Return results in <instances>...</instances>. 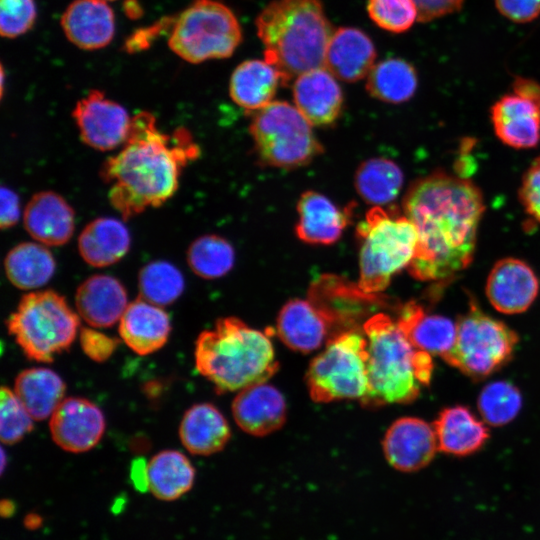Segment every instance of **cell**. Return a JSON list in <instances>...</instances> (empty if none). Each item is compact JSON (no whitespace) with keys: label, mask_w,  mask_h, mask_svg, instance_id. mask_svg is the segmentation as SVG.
<instances>
[{"label":"cell","mask_w":540,"mask_h":540,"mask_svg":"<svg viewBox=\"0 0 540 540\" xmlns=\"http://www.w3.org/2000/svg\"><path fill=\"white\" fill-rule=\"evenodd\" d=\"M404 215L417 231L407 267L417 280H448L472 262L484 212L478 187L442 171L416 180L403 199Z\"/></svg>","instance_id":"6da1fadb"},{"label":"cell","mask_w":540,"mask_h":540,"mask_svg":"<svg viewBox=\"0 0 540 540\" xmlns=\"http://www.w3.org/2000/svg\"><path fill=\"white\" fill-rule=\"evenodd\" d=\"M199 154L188 129L166 134L152 113H137L122 149L101 167L111 205L124 219L163 205L177 191L182 170Z\"/></svg>","instance_id":"7a4b0ae2"},{"label":"cell","mask_w":540,"mask_h":540,"mask_svg":"<svg viewBox=\"0 0 540 540\" xmlns=\"http://www.w3.org/2000/svg\"><path fill=\"white\" fill-rule=\"evenodd\" d=\"M265 61L280 73L282 85L308 71L325 67L334 33L319 0H273L255 21Z\"/></svg>","instance_id":"3957f363"},{"label":"cell","mask_w":540,"mask_h":540,"mask_svg":"<svg viewBox=\"0 0 540 540\" xmlns=\"http://www.w3.org/2000/svg\"><path fill=\"white\" fill-rule=\"evenodd\" d=\"M194 356L198 372L218 393L266 382L279 367L268 336L235 317L221 318L200 333Z\"/></svg>","instance_id":"277c9868"},{"label":"cell","mask_w":540,"mask_h":540,"mask_svg":"<svg viewBox=\"0 0 540 540\" xmlns=\"http://www.w3.org/2000/svg\"><path fill=\"white\" fill-rule=\"evenodd\" d=\"M363 331L368 340V391L362 405L374 408L415 400L430 382L431 354L415 348L386 314L371 316Z\"/></svg>","instance_id":"5b68a950"},{"label":"cell","mask_w":540,"mask_h":540,"mask_svg":"<svg viewBox=\"0 0 540 540\" xmlns=\"http://www.w3.org/2000/svg\"><path fill=\"white\" fill-rule=\"evenodd\" d=\"M356 235L360 242L358 286L365 293H379L412 261L416 228L404 214L374 206L358 224Z\"/></svg>","instance_id":"8992f818"},{"label":"cell","mask_w":540,"mask_h":540,"mask_svg":"<svg viewBox=\"0 0 540 540\" xmlns=\"http://www.w3.org/2000/svg\"><path fill=\"white\" fill-rule=\"evenodd\" d=\"M79 324L65 297L42 290L21 298L7 319V330L29 359L50 363L70 348Z\"/></svg>","instance_id":"52a82bcc"},{"label":"cell","mask_w":540,"mask_h":540,"mask_svg":"<svg viewBox=\"0 0 540 540\" xmlns=\"http://www.w3.org/2000/svg\"><path fill=\"white\" fill-rule=\"evenodd\" d=\"M311 124L296 106L272 101L255 111L249 132L264 166L293 169L309 164L323 152Z\"/></svg>","instance_id":"ba28073f"},{"label":"cell","mask_w":540,"mask_h":540,"mask_svg":"<svg viewBox=\"0 0 540 540\" xmlns=\"http://www.w3.org/2000/svg\"><path fill=\"white\" fill-rule=\"evenodd\" d=\"M241 41V25L228 6L218 0H195L174 20L168 45L196 64L230 57Z\"/></svg>","instance_id":"9c48e42d"},{"label":"cell","mask_w":540,"mask_h":540,"mask_svg":"<svg viewBox=\"0 0 540 540\" xmlns=\"http://www.w3.org/2000/svg\"><path fill=\"white\" fill-rule=\"evenodd\" d=\"M368 340L364 333L345 331L327 341L306 373L309 394L315 402L361 400L368 391Z\"/></svg>","instance_id":"30bf717a"},{"label":"cell","mask_w":540,"mask_h":540,"mask_svg":"<svg viewBox=\"0 0 540 540\" xmlns=\"http://www.w3.org/2000/svg\"><path fill=\"white\" fill-rule=\"evenodd\" d=\"M456 324L455 342L442 356L449 365L473 378H483L511 358L518 336L503 322L471 305Z\"/></svg>","instance_id":"8fae6325"},{"label":"cell","mask_w":540,"mask_h":540,"mask_svg":"<svg viewBox=\"0 0 540 540\" xmlns=\"http://www.w3.org/2000/svg\"><path fill=\"white\" fill-rule=\"evenodd\" d=\"M72 116L81 140L99 151H110L123 145L132 119L121 104L97 89L76 103Z\"/></svg>","instance_id":"7c38bea8"},{"label":"cell","mask_w":540,"mask_h":540,"mask_svg":"<svg viewBox=\"0 0 540 540\" xmlns=\"http://www.w3.org/2000/svg\"><path fill=\"white\" fill-rule=\"evenodd\" d=\"M53 441L71 453H82L95 447L105 431V417L92 401L82 397L64 398L50 416Z\"/></svg>","instance_id":"4fadbf2b"},{"label":"cell","mask_w":540,"mask_h":540,"mask_svg":"<svg viewBox=\"0 0 540 540\" xmlns=\"http://www.w3.org/2000/svg\"><path fill=\"white\" fill-rule=\"evenodd\" d=\"M383 450L387 461L396 470H420L432 461L438 450L434 428L419 418H400L387 430Z\"/></svg>","instance_id":"5bb4252c"},{"label":"cell","mask_w":540,"mask_h":540,"mask_svg":"<svg viewBox=\"0 0 540 540\" xmlns=\"http://www.w3.org/2000/svg\"><path fill=\"white\" fill-rule=\"evenodd\" d=\"M538 290V279L531 267L512 257L497 261L486 282L489 302L504 314H518L527 310Z\"/></svg>","instance_id":"9a60e30c"},{"label":"cell","mask_w":540,"mask_h":540,"mask_svg":"<svg viewBox=\"0 0 540 540\" xmlns=\"http://www.w3.org/2000/svg\"><path fill=\"white\" fill-rule=\"evenodd\" d=\"M333 321L332 312L314 301L292 299L280 310L276 328L286 346L309 353L326 341Z\"/></svg>","instance_id":"2e32d148"},{"label":"cell","mask_w":540,"mask_h":540,"mask_svg":"<svg viewBox=\"0 0 540 540\" xmlns=\"http://www.w3.org/2000/svg\"><path fill=\"white\" fill-rule=\"evenodd\" d=\"M337 78L325 67L298 76L293 83L296 108L313 126L334 123L343 108V93Z\"/></svg>","instance_id":"e0dca14e"},{"label":"cell","mask_w":540,"mask_h":540,"mask_svg":"<svg viewBox=\"0 0 540 540\" xmlns=\"http://www.w3.org/2000/svg\"><path fill=\"white\" fill-rule=\"evenodd\" d=\"M286 409L282 393L266 382L241 389L232 403L237 425L255 436H265L281 428Z\"/></svg>","instance_id":"ac0fdd59"},{"label":"cell","mask_w":540,"mask_h":540,"mask_svg":"<svg viewBox=\"0 0 540 540\" xmlns=\"http://www.w3.org/2000/svg\"><path fill=\"white\" fill-rule=\"evenodd\" d=\"M24 227L28 234L46 246L66 244L75 230V213L58 193L34 194L24 210Z\"/></svg>","instance_id":"d6986e66"},{"label":"cell","mask_w":540,"mask_h":540,"mask_svg":"<svg viewBox=\"0 0 540 540\" xmlns=\"http://www.w3.org/2000/svg\"><path fill=\"white\" fill-rule=\"evenodd\" d=\"M496 136L516 149L535 147L540 141V105L513 92L503 95L490 109Z\"/></svg>","instance_id":"ffe728a7"},{"label":"cell","mask_w":540,"mask_h":540,"mask_svg":"<svg viewBox=\"0 0 540 540\" xmlns=\"http://www.w3.org/2000/svg\"><path fill=\"white\" fill-rule=\"evenodd\" d=\"M64 34L75 46L97 50L114 37L115 16L105 0H74L61 17Z\"/></svg>","instance_id":"44dd1931"},{"label":"cell","mask_w":540,"mask_h":540,"mask_svg":"<svg viewBox=\"0 0 540 540\" xmlns=\"http://www.w3.org/2000/svg\"><path fill=\"white\" fill-rule=\"evenodd\" d=\"M75 304L80 317L90 326L106 328L120 321L129 303L125 287L117 278L96 274L80 284Z\"/></svg>","instance_id":"7402d4cb"},{"label":"cell","mask_w":540,"mask_h":540,"mask_svg":"<svg viewBox=\"0 0 540 540\" xmlns=\"http://www.w3.org/2000/svg\"><path fill=\"white\" fill-rule=\"evenodd\" d=\"M376 49L370 37L354 27L336 29L325 56V68L337 79L356 82L375 65Z\"/></svg>","instance_id":"603a6c76"},{"label":"cell","mask_w":540,"mask_h":540,"mask_svg":"<svg viewBox=\"0 0 540 540\" xmlns=\"http://www.w3.org/2000/svg\"><path fill=\"white\" fill-rule=\"evenodd\" d=\"M297 237L312 245H330L338 241L349 224V209H340L328 197L316 191L304 192L297 203Z\"/></svg>","instance_id":"cb8c5ba5"},{"label":"cell","mask_w":540,"mask_h":540,"mask_svg":"<svg viewBox=\"0 0 540 540\" xmlns=\"http://www.w3.org/2000/svg\"><path fill=\"white\" fill-rule=\"evenodd\" d=\"M171 332V320L165 310L142 298L128 304L119 323L124 343L139 355L162 348Z\"/></svg>","instance_id":"d4e9b609"},{"label":"cell","mask_w":540,"mask_h":540,"mask_svg":"<svg viewBox=\"0 0 540 540\" xmlns=\"http://www.w3.org/2000/svg\"><path fill=\"white\" fill-rule=\"evenodd\" d=\"M179 437L191 454L208 456L225 447L231 432L226 418L214 405L198 403L184 413Z\"/></svg>","instance_id":"484cf974"},{"label":"cell","mask_w":540,"mask_h":540,"mask_svg":"<svg viewBox=\"0 0 540 540\" xmlns=\"http://www.w3.org/2000/svg\"><path fill=\"white\" fill-rule=\"evenodd\" d=\"M128 228L118 219L99 217L89 222L78 238L83 260L96 268L107 267L122 259L129 251Z\"/></svg>","instance_id":"4316f807"},{"label":"cell","mask_w":540,"mask_h":540,"mask_svg":"<svg viewBox=\"0 0 540 540\" xmlns=\"http://www.w3.org/2000/svg\"><path fill=\"white\" fill-rule=\"evenodd\" d=\"M397 323L415 348L431 355L443 356L456 339V323L441 315L427 314L413 302L403 307Z\"/></svg>","instance_id":"83f0119b"},{"label":"cell","mask_w":540,"mask_h":540,"mask_svg":"<svg viewBox=\"0 0 540 540\" xmlns=\"http://www.w3.org/2000/svg\"><path fill=\"white\" fill-rule=\"evenodd\" d=\"M282 78L265 60H246L233 71L229 84L231 99L248 111H257L272 102Z\"/></svg>","instance_id":"f1b7e54d"},{"label":"cell","mask_w":540,"mask_h":540,"mask_svg":"<svg viewBox=\"0 0 540 540\" xmlns=\"http://www.w3.org/2000/svg\"><path fill=\"white\" fill-rule=\"evenodd\" d=\"M438 450L457 456L477 451L489 437L484 423L466 407L446 408L433 424Z\"/></svg>","instance_id":"f546056e"},{"label":"cell","mask_w":540,"mask_h":540,"mask_svg":"<svg viewBox=\"0 0 540 540\" xmlns=\"http://www.w3.org/2000/svg\"><path fill=\"white\" fill-rule=\"evenodd\" d=\"M13 390L34 420H44L63 401L66 384L53 370L35 367L17 375Z\"/></svg>","instance_id":"4dcf8cb0"},{"label":"cell","mask_w":540,"mask_h":540,"mask_svg":"<svg viewBox=\"0 0 540 540\" xmlns=\"http://www.w3.org/2000/svg\"><path fill=\"white\" fill-rule=\"evenodd\" d=\"M195 469L190 460L176 450H163L147 462V489L162 501H175L191 490Z\"/></svg>","instance_id":"1f68e13d"},{"label":"cell","mask_w":540,"mask_h":540,"mask_svg":"<svg viewBox=\"0 0 540 540\" xmlns=\"http://www.w3.org/2000/svg\"><path fill=\"white\" fill-rule=\"evenodd\" d=\"M56 262L46 245L22 242L13 247L4 260L5 274L17 288L23 290L44 286L54 275Z\"/></svg>","instance_id":"d6a6232c"},{"label":"cell","mask_w":540,"mask_h":540,"mask_svg":"<svg viewBox=\"0 0 540 540\" xmlns=\"http://www.w3.org/2000/svg\"><path fill=\"white\" fill-rule=\"evenodd\" d=\"M418 87V75L408 61L390 57L376 63L367 76L366 90L385 103L401 104L410 100Z\"/></svg>","instance_id":"836d02e7"},{"label":"cell","mask_w":540,"mask_h":540,"mask_svg":"<svg viewBox=\"0 0 540 540\" xmlns=\"http://www.w3.org/2000/svg\"><path fill=\"white\" fill-rule=\"evenodd\" d=\"M400 167L386 158H371L360 164L354 177L359 196L374 206L387 205L399 195L403 186Z\"/></svg>","instance_id":"e575fe53"},{"label":"cell","mask_w":540,"mask_h":540,"mask_svg":"<svg viewBox=\"0 0 540 540\" xmlns=\"http://www.w3.org/2000/svg\"><path fill=\"white\" fill-rule=\"evenodd\" d=\"M190 269L207 280L226 275L234 266L235 251L225 238L207 234L195 239L186 254Z\"/></svg>","instance_id":"d590c367"},{"label":"cell","mask_w":540,"mask_h":540,"mask_svg":"<svg viewBox=\"0 0 540 540\" xmlns=\"http://www.w3.org/2000/svg\"><path fill=\"white\" fill-rule=\"evenodd\" d=\"M140 298L163 307L174 303L183 293L185 281L172 263L157 260L146 264L139 272Z\"/></svg>","instance_id":"8d00e7d4"},{"label":"cell","mask_w":540,"mask_h":540,"mask_svg":"<svg viewBox=\"0 0 540 540\" xmlns=\"http://www.w3.org/2000/svg\"><path fill=\"white\" fill-rule=\"evenodd\" d=\"M522 406L519 390L506 381H496L486 385L478 399V408L484 421L500 426L514 419Z\"/></svg>","instance_id":"74e56055"},{"label":"cell","mask_w":540,"mask_h":540,"mask_svg":"<svg viewBox=\"0 0 540 540\" xmlns=\"http://www.w3.org/2000/svg\"><path fill=\"white\" fill-rule=\"evenodd\" d=\"M367 11L377 26L392 33H403L418 20L414 0H368Z\"/></svg>","instance_id":"f35d334b"},{"label":"cell","mask_w":540,"mask_h":540,"mask_svg":"<svg viewBox=\"0 0 540 540\" xmlns=\"http://www.w3.org/2000/svg\"><path fill=\"white\" fill-rule=\"evenodd\" d=\"M0 437L4 444L21 441L33 430V418L16 396L14 390L1 388Z\"/></svg>","instance_id":"ab89813d"},{"label":"cell","mask_w":540,"mask_h":540,"mask_svg":"<svg viewBox=\"0 0 540 540\" xmlns=\"http://www.w3.org/2000/svg\"><path fill=\"white\" fill-rule=\"evenodd\" d=\"M34 0H0V33L15 38L29 31L36 19Z\"/></svg>","instance_id":"60d3db41"},{"label":"cell","mask_w":540,"mask_h":540,"mask_svg":"<svg viewBox=\"0 0 540 540\" xmlns=\"http://www.w3.org/2000/svg\"><path fill=\"white\" fill-rule=\"evenodd\" d=\"M519 197L526 213L540 223V156L523 175Z\"/></svg>","instance_id":"b9f144b4"},{"label":"cell","mask_w":540,"mask_h":540,"mask_svg":"<svg viewBox=\"0 0 540 540\" xmlns=\"http://www.w3.org/2000/svg\"><path fill=\"white\" fill-rule=\"evenodd\" d=\"M120 340L109 337L92 328L80 330V345L83 352L95 362L108 360L118 347Z\"/></svg>","instance_id":"7bdbcfd3"},{"label":"cell","mask_w":540,"mask_h":540,"mask_svg":"<svg viewBox=\"0 0 540 540\" xmlns=\"http://www.w3.org/2000/svg\"><path fill=\"white\" fill-rule=\"evenodd\" d=\"M494 3L498 12L514 23H529L540 15V0H494Z\"/></svg>","instance_id":"ee69618b"},{"label":"cell","mask_w":540,"mask_h":540,"mask_svg":"<svg viewBox=\"0 0 540 540\" xmlns=\"http://www.w3.org/2000/svg\"><path fill=\"white\" fill-rule=\"evenodd\" d=\"M418 8V21L430 22L461 10L465 0H414Z\"/></svg>","instance_id":"f6af8a7d"},{"label":"cell","mask_w":540,"mask_h":540,"mask_svg":"<svg viewBox=\"0 0 540 540\" xmlns=\"http://www.w3.org/2000/svg\"><path fill=\"white\" fill-rule=\"evenodd\" d=\"M0 226L2 229L13 227L20 217V202L17 193L6 186L1 187Z\"/></svg>","instance_id":"bcb514c9"},{"label":"cell","mask_w":540,"mask_h":540,"mask_svg":"<svg viewBox=\"0 0 540 540\" xmlns=\"http://www.w3.org/2000/svg\"><path fill=\"white\" fill-rule=\"evenodd\" d=\"M512 92L540 105V83L535 79L516 76L512 82Z\"/></svg>","instance_id":"7dc6e473"},{"label":"cell","mask_w":540,"mask_h":540,"mask_svg":"<svg viewBox=\"0 0 540 540\" xmlns=\"http://www.w3.org/2000/svg\"><path fill=\"white\" fill-rule=\"evenodd\" d=\"M131 479L136 489L140 491L147 489V462L142 458H137L132 462Z\"/></svg>","instance_id":"c3c4849f"},{"label":"cell","mask_w":540,"mask_h":540,"mask_svg":"<svg viewBox=\"0 0 540 540\" xmlns=\"http://www.w3.org/2000/svg\"><path fill=\"white\" fill-rule=\"evenodd\" d=\"M42 523V518L37 513H30L24 519V526L28 529H36Z\"/></svg>","instance_id":"681fc988"},{"label":"cell","mask_w":540,"mask_h":540,"mask_svg":"<svg viewBox=\"0 0 540 540\" xmlns=\"http://www.w3.org/2000/svg\"><path fill=\"white\" fill-rule=\"evenodd\" d=\"M15 504L9 499H3L0 503V513L3 517L9 518L14 514Z\"/></svg>","instance_id":"f907efd6"},{"label":"cell","mask_w":540,"mask_h":540,"mask_svg":"<svg viewBox=\"0 0 540 540\" xmlns=\"http://www.w3.org/2000/svg\"><path fill=\"white\" fill-rule=\"evenodd\" d=\"M106 1V0H105Z\"/></svg>","instance_id":"816d5d0a"}]
</instances>
